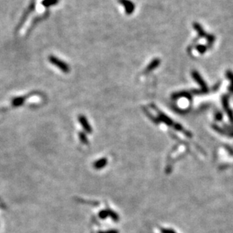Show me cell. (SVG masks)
Instances as JSON below:
<instances>
[{"instance_id":"obj_5","label":"cell","mask_w":233,"mask_h":233,"mask_svg":"<svg viewBox=\"0 0 233 233\" xmlns=\"http://www.w3.org/2000/svg\"><path fill=\"white\" fill-rule=\"evenodd\" d=\"M79 121H80V124L82 125V126L83 127V129L85 130V131L88 132V133H90L92 132V127L89 125V122H88L87 119L85 116L83 115H80L78 117Z\"/></svg>"},{"instance_id":"obj_3","label":"cell","mask_w":233,"mask_h":233,"mask_svg":"<svg viewBox=\"0 0 233 233\" xmlns=\"http://www.w3.org/2000/svg\"><path fill=\"white\" fill-rule=\"evenodd\" d=\"M222 103H223V108L225 109L227 115H228L229 121L232 123H233V112L229 108V96H224L222 98Z\"/></svg>"},{"instance_id":"obj_9","label":"cell","mask_w":233,"mask_h":233,"mask_svg":"<svg viewBox=\"0 0 233 233\" xmlns=\"http://www.w3.org/2000/svg\"><path fill=\"white\" fill-rule=\"evenodd\" d=\"M159 64H160V60H158V59H155V60L152 61V62L149 64V65L147 67L146 72H150V71H153L154 69H155V68L159 65Z\"/></svg>"},{"instance_id":"obj_1","label":"cell","mask_w":233,"mask_h":233,"mask_svg":"<svg viewBox=\"0 0 233 233\" xmlns=\"http://www.w3.org/2000/svg\"><path fill=\"white\" fill-rule=\"evenodd\" d=\"M49 62H51L52 64H54L55 66L58 67L61 71H62L64 73H68L70 72V67L69 65H67L65 62H63V61L60 60L58 58L55 56H49Z\"/></svg>"},{"instance_id":"obj_4","label":"cell","mask_w":233,"mask_h":233,"mask_svg":"<svg viewBox=\"0 0 233 233\" xmlns=\"http://www.w3.org/2000/svg\"><path fill=\"white\" fill-rule=\"evenodd\" d=\"M120 4L123 5L127 15H131L135 10V5L130 0H118Z\"/></svg>"},{"instance_id":"obj_10","label":"cell","mask_w":233,"mask_h":233,"mask_svg":"<svg viewBox=\"0 0 233 233\" xmlns=\"http://www.w3.org/2000/svg\"><path fill=\"white\" fill-rule=\"evenodd\" d=\"M180 97H186V98H189V99H191V98L190 94L187 92H178V93H175V94L173 95V98H174V99H176V98H180Z\"/></svg>"},{"instance_id":"obj_7","label":"cell","mask_w":233,"mask_h":233,"mask_svg":"<svg viewBox=\"0 0 233 233\" xmlns=\"http://www.w3.org/2000/svg\"><path fill=\"white\" fill-rule=\"evenodd\" d=\"M193 27H194V29L196 30L197 32H198V36H199L200 37H207V34L206 33V32L204 31L203 28H202V27L201 26V25L198 24V23H194V24H193Z\"/></svg>"},{"instance_id":"obj_2","label":"cell","mask_w":233,"mask_h":233,"mask_svg":"<svg viewBox=\"0 0 233 233\" xmlns=\"http://www.w3.org/2000/svg\"><path fill=\"white\" fill-rule=\"evenodd\" d=\"M191 75H192V77L194 78V80H195V81L199 84L200 87H201V89L200 90L201 92V94H204V93H207V92H208V88H207V85H206L205 82H204L203 78L201 77L199 73L197 72L196 71H193L192 73H191Z\"/></svg>"},{"instance_id":"obj_13","label":"cell","mask_w":233,"mask_h":233,"mask_svg":"<svg viewBox=\"0 0 233 233\" xmlns=\"http://www.w3.org/2000/svg\"><path fill=\"white\" fill-rule=\"evenodd\" d=\"M58 2V0H43L42 1V5L46 7H49L52 5H54Z\"/></svg>"},{"instance_id":"obj_17","label":"cell","mask_w":233,"mask_h":233,"mask_svg":"<svg viewBox=\"0 0 233 233\" xmlns=\"http://www.w3.org/2000/svg\"><path fill=\"white\" fill-rule=\"evenodd\" d=\"M108 215H109L108 211H101V212H100V214H99L100 217L102 218V219L106 218L107 216H108Z\"/></svg>"},{"instance_id":"obj_12","label":"cell","mask_w":233,"mask_h":233,"mask_svg":"<svg viewBox=\"0 0 233 233\" xmlns=\"http://www.w3.org/2000/svg\"><path fill=\"white\" fill-rule=\"evenodd\" d=\"M226 77H228L231 81V85L229 86V90L233 94V72L231 71H227Z\"/></svg>"},{"instance_id":"obj_16","label":"cell","mask_w":233,"mask_h":233,"mask_svg":"<svg viewBox=\"0 0 233 233\" xmlns=\"http://www.w3.org/2000/svg\"><path fill=\"white\" fill-rule=\"evenodd\" d=\"M79 137H80V139L81 140V141L83 144H88V139L87 136H86L83 132H80V133L79 134Z\"/></svg>"},{"instance_id":"obj_18","label":"cell","mask_w":233,"mask_h":233,"mask_svg":"<svg viewBox=\"0 0 233 233\" xmlns=\"http://www.w3.org/2000/svg\"><path fill=\"white\" fill-rule=\"evenodd\" d=\"M215 119L218 121H222V119H223V114L220 112H216V114H215Z\"/></svg>"},{"instance_id":"obj_19","label":"cell","mask_w":233,"mask_h":233,"mask_svg":"<svg viewBox=\"0 0 233 233\" xmlns=\"http://www.w3.org/2000/svg\"><path fill=\"white\" fill-rule=\"evenodd\" d=\"M163 233H175L173 230H170V229H164L163 230Z\"/></svg>"},{"instance_id":"obj_6","label":"cell","mask_w":233,"mask_h":233,"mask_svg":"<svg viewBox=\"0 0 233 233\" xmlns=\"http://www.w3.org/2000/svg\"><path fill=\"white\" fill-rule=\"evenodd\" d=\"M158 119L160 120L161 122L165 123L166 125H168V126H171V125L173 124V121H172L171 119H170L167 116H166L165 114H164L161 112H158Z\"/></svg>"},{"instance_id":"obj_15","label":"cell","mask_w":233,"mask_h":233,"mask_svg":"<svg viewBox=\"0 0 233 233\" xmlns=\"http://www.w3.org/2000/svg\"><path fill=\"white\" fill-rule=\"evenodd\" d=\"M206 39H207V42H208L209 46H211L215 41V37L214 35H211V34H207V37H206Z\"/></svg>"},{"instance_id":"obj_14","label":"cell","mask_w":233,"mask_h":233,"mask_svg":"<svg viewBox=\"0 0 233 233\" xmlns=\"http://www.w3.org/2000/svg\"><path fill=\"white\" fill-rule=\"evenodd\" d=\"M196 49L200 54H204L207 52V46H204V45H198V46H196Z\"/></svg>"},{"instance_id":"obj_8","label":"cell","mask_w":233,"mask_h":233,"mask_svg":"<svg viewBox=\"0 0 233 233\" xmlns=\"http://www.w3.org/2000/svg\"><path fill=\"white\" fill-rule=\"evenodd\" d=\"M107 164V158H102V159H100V160L96 161V162H95L94 167L97 170L102 169V168L105 167Z\"/></svg>"},{"instance_id":"obj_11","label":"cell","mask_w":233,"mask_h":233,"mask_svg":"<svg viewBox=\"0 0 233 233\" xmlns=\"http://www.w3.org/2000/svg\"><path fill=\"white\" fill-rule=\"evenodd\" d=\"M214 130H216V131L220 132V133L223 134V135L229 136H232V137H233V132H228L227 130L220 128V127H218L217 126H214Z\"/></svg>"}]
</instances>
